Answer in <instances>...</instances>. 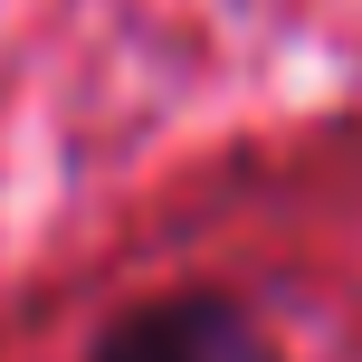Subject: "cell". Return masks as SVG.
Instances as JSON below:
<instances>
[{
    "mask_svg": "<svg viewBox=\"0 0 362 362\" xmlns=\"http://www.w3.org/2000/svg\"><path fill=\"white\" fill-rule=\"evenodd\" d=\"M0 362H362V257L305 229L163 238L19 315Z\"/></svg>",
    "mask_w": 362,
    "mask_h": 362,
    "instance_id": "1",
    "label": "cell"
}]
</instances>
